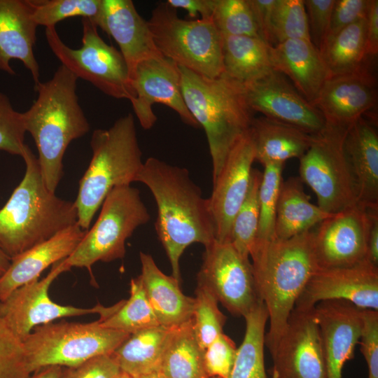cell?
<instances>
[{
    "instance_id": "obj_43",
    "label": "cell",
    "mask_w": 378,
    "mask_h": 378,
    "mask_svg": "<svg viewBox=\"0 0 378 378\" xmlns=\"http://www.w3.org/2000/svg\"><path fill=\"white\" fill-rule=\"evenodd\" d=\"M25 133L22 113L15 111L8 97L0 92V150L22 157Z\"/></svg>"
},
{
    "instance_id": "obj_8",
    "label": "cell",
    "mask_w": 378,
    "mask_h": 378,
    "mask_svg": "<svg viewBox=\"0 0 378 378\" xmlns=\"http://www.w3.org/2000/svg\"><path fill=\"white\" fill-rule=\"evenodd\" d=\"M130 334L102 326L98 321H61L36 326L22 340L31 373L45 367H75L111 354Z\"/></svg>"
},
{
    "instance_id": "obj_17",
    "label": "cell",
    "mask_w": 378,
    "mask_h": 378,
    "mask_svg": "<svg viewBox=\"0 0 378 378\" xmlns=\"http://www.w3.org/2000/svg\"><path fill=\"white\" fill-rule=\"evenodd\" d=\"M131 84L135 97L130 103L144 129H150L157 121L153 111L155 104L169 107L188 125L200 127L185 104L179 67L173 61L163 57L141 62L135 69Z\"/></svg>"
},
{
    "instance_id": "obj_38",
    "label": "cell",
    "mask_w": 378,
    "mask_h": 378,
    "mask_svg": "<svg viewBox=\"0 0 378 378\" xmlns=\"http://www.w3.org/2000/svg\"><path fill=\"white\" fill-rule=\"evenodd\" d=\"M284 165V163H270L263 166L259 189V225L254 244L267 242L276 238V206L283 181Z\"/></svg>"
},
{
    "instance_id": "obj_5",
    "label": "cell",
    "mask_w": 378,
    "mask_h": 378,
    "mask_svg": "<svg viewBox=\"0 0 378 378\" xmlns=\"http://www.w3.org/2000/svg\"><path fill=\"white\" fill-rule=\"evenodd\" d=\"M178 67L185 104L207 138L214 181L232 148L250 129L253 111L241 83L223 74L210 78Z\"/></svg>"
},
{
    "instance_id": "obj_44",
    "label": "cell",
    "mask_w": 378,
    "mask_h": 378,
    "mask_svg": "<svg viewBox=\"0 0 378 378\" xmlns=\"http://www.w3.org/2000/svg\"><path fill=\"white\" fill-rule=\"evenodd\" d=\"M237 347L223 332L204 351V363L210 378H227L234 365Z\"/></svg>"
},
{
    "instance_id": "obj_36",
    "label": "cell",
    "mask_w": 378,
    "mask_h": 378,
    "mask_svg": "<svg viewBox=\"0 0 378 378\" xmlns=\"http://www.w3.org/2000/svg\"><path fill=\"white\" fill-rule=\"evenodd\" d=\"M262 172L253 169L246 195L232 224L230 243L244 258L249 259L259 225V189Z\"/></svg>"
},
{
    "instance_id": "obj_34",
    "label": "cell",
    "mask_w": 378,
    "mask_h": 378,
    "mask_svg": "<svg viewBox=\"0 0 378 378\" xmlns=\"http://www.w3.org/2000/svg\"><path fill=\"white\" fill-rule=\"evenodd\" d=\"M246 330L227 378H267L264 360L265 330L268 312L261 300L244 316Z\"/></svg>"
},
{
    "instance_id": "obj_3",
    "label": "cell",
    "mask_w": 378,
    "mask_h": 378,
    "mask_svg": "<svg viewBox=\"0 0 378 378\" xmlns=\"http://www.w3.org/2000/svg\"><path fill=\"white\" fill-rule=\"evenodd\" d=\"M313 229L287 239L275 238L255 244L250 252L257 294L268 312L270 328L265 344L270 352L286 327L298 298L318 270Z\"/></svg>"
},
{
    "instance_id": "obj_27",
    "label": "cell",
    "mask_w": 378,
    "mask_h": 378,
    "mask_svg": "<svg viewBox=\"0 0 378 378\" xmlns=\"http://www.w3.org/2000/svg\"><path fill=\"white\" fill-rule=\"evenodd\" d=\"M139 275L146 295L159 325L177 327L192 318L195 299L183 293L180 282L164 274L153 257L140 252Z\"/></svg>"
},
{
    "instance_id": "obj_23",
    "label": "cell",
    "mask_w": 378,
    "mask_h": 378,
    "mask_svg": "<svg viewBox=\"0 0 378 378\" xmlns=\"http://www.w3.org/2000/svg\"><path fill=\"white\" fill-rule=\"evenodd\" d=\"M37 27L30 1L0 0V70L15 75L10 62L18 59L29 71L34 85L40 82L34 52Z\"/></svg>"
},
{
    "instance_id": "obj_11",
    "label": "cell",
    "mask_w": 378,
    "mask_h": 378,
    "mask_svg": "<svg viewBox=\"0 0 378 378\" xmlns=\"http://www.w3.org/2000/svg\"><path fill=\"white\" fill-rule=\"evenodd\" d=\"M347 128L326 123L313 134L310 146L300 158V179L316 194L317 206L329 214L358 203L343 148Z\"/></svg>"
},
{
    "instance_id": "obj_22",
    "label": "cell",
    "mask_w": 378,
    "mask_h": 378,
    "mask_svg": "<svg viewBox=\"0 0 378 378\" xmlns=\"http://www.w3.org/2000/svg\"><path fill=\"white\" fill-rule=\"evenodd\" d=\"M97 27L118 43L130 80L139 64L164 57L155 44L148 22L139 14L131 0H102Z\"/></svg>"
},
{
    "instance_id": "obj_30",
    "label": "cell",
    "mask_w": 378,
    "mask_h": 378,
    "mask_svg": "<svg viewBox=\"0 0 378 378\" xmlns=\"http://www.w3.org/2000/svg\"><path fill=\"white\" fill-rule=\"evenodd\" d=\"M172 328L158 325L130 334L111 354L121 372L134 378L160 371Z\"/></svg>"
},
{
    "instance_id": "obj_56",
    "label": "cell",
    "mask_w": 378,
    "mask_h": 378,
    "mask_svg": "<svg viewBox=\"0 0 378 378\" xmlns=\"http://www.w3.org/2000/svg\"><path fill=\"white\" fill-rule=\"evenodd\" d=\"M118 378H132V377L125 373L121 372V374L119 375Z\"/></svg>"
},
{
    "instance_id": "obj_39",
    "label": "cell",
    "mask_w": 378,
    "mask_h": 378,
    "mask_svg": "<svg viewBox=\"0 0 378 378\" xmlns=\"http://www.w3.org/2000/svg\"><path fill=\"white\" fill-rule=\"evenodd\" d=\"M194 299L193 330L199 344L204 350L223 332L227 318L219 309L217 299L206 288L197 285Z\"/></svg>"
},
{
    "instance_id": "obj_7",
    "label": "cell",
    "mask_w": 378,
    "mask_h": 378,
    "mask_svg": "<svg viewBox=\"0 0 378 378\" xmlns=\"http://www.w3.org/2000/svg\"><path fill=\"white\" fill-rule=\"evenodd\" d=\"M147 22L155 44L164 57L207 78L223 74V36L211 19L180 18L176 8L162 2Z\"/></svg>"
},
{
    "instance_id": "obj_6",
    "label": "cell",
    "mask_w": 378,
    "mask_h": 378,
    "mask_svg": "<svg viewBox=\"0 0 378 378\" xmlns=\"http://www.w3.org/2000/svg\"><path fill=\"white\" fill-rule=\"evenodd\" d=\"M92 158L79 181L74 201L77 223L88 230L104 199L115 187L130 185L141 169L142 153L132 113L115 121L108 129H97L90 139Z\"/></svg>"
},
{
    "instance_id": "obj_29",
    "label": "cell",
    "mask_w": 378,
    "mask_h": 378,
    "mask_svg": "<svg viewBox=\"0 0 378 378\" xmlns=\"http://www.w3.org/2000/svg\"><path fill=\"white\" fill-rule=\"evenodd\" d=\"M300 177L282 181L276 206L275 236L287 239L307 232L330 215L310 202Z\"/></svg>"
},
{
    "instance_id": "obj_42",
    "label": "cell",
    "mask_w": 378,
    "mask_h": 378,
    "mask_svg": "<svg viewBox=\"0 0 378 378\" xmlns=\"http://www.w3.org/2000/svg\"><path fill=\"white\" fill-rule=\"evenodd\" d=\"M23 343L0 316V378L31 375Z\"/></svg>"
},
{
    "instance_id": "obj_48",
    "label": "cell",
    "mask_w": 378,
    "mask_h": 378,
    "mask_svg": "<svg viewBox=\"0 0 378 378\" xmlns=\"http://www.w3.org/2000/svg\"><path fill=\"white\" fill-rule=\"evenodd\" d=\"M370 4V0H335L326 38L354 23L366 19Z\"/></svg>"
},
{
    "instance_id": "obj_40",
    "label": "cell",
    "mask_w": 378,
    "mask_h": 378,
    "mask_svg": "<svg viewBox=\"0 0 378 378\" xmlns=\"http://www.w3.org/2000/svg\"><path fill=\"white\" fill-rule=\"evenodd\" d=\"M211 19L222 36L260 38L248 0H214Z\"/></svg>"
},
{
    "instance_id": "obj_12",
    "label": "cell",
    "mask_w": 378,
    "mask_h": 378,
    "mask_svg": "<svg viewBox=\"0 0 378 378\" xmlns=\"http://www.w3.org/2000/svg\"><path fill=\"white\" fill-rule=\"evenodd\" d=\"M197 279L232 315L244 317L260 301L249 259L230 242L214 240L205 246Z\"/></svg>"
},
{
    "instance_id": "obj_35",
    "label": "cell",
    "mask_w": 378,
    "mask_h": 378,
    "mask_svg": "<svg viewBox=\"0 0 378 378\" xmlns=\"http://www.w3.org/2000/svg\"><path fill=\"white\" fill-rule=\"evenodd\" d=\"M130 295L110 307H102L99 324L132 334L159 323L148 302L140 276L131 279Z\"/></svg>"
},
{
    "instance_id": "obj_28",
    "label": "cell",
    "mask_w": 378,
    "mask_h": 378,
    "mask_svg": "<svg viewBox=\"0 0 378 378\" xmlns=\"http://www.w3.org/2000/svg\"><path fill=\"white\" fill-rule=\"evenodd\" d=\"M250 132L255 148V160L263 166L285 163L300 158L308 150L313 134L290 125L263 115L253 118Z\"/></svg>"
},
{
    "instance_id": "obj_18",
    "label": "cell",
    "mask_w": 378,
    "mask_h": 378,
    "mask_svg": "<svg viewBox=\"0 0 378 378\" xmlns=\"http://www.w3.org/2000/svg\"><path fill=\"white\" fill-rule=\"evenodd\" d=\"M326 300H344L361 309L378 311V267L368 260L344 267L318 269L295 307L312 309Z\"/></svg>"
},
{
    "instance_id": "obj_53",
    "label": "cell",
    "mask_w": 378,
    "mask_h": 378,
    "mask_svg": "<svg viewBox=\"0 0 378 378\" xmlns=\"http://www.w3.org/2000/svg\"><path fill=\"white\" fill-rule=\"evenodd\" d=\"M63 367L51 365L33 372L29 378H59Z\"/></svg>"
},
{
    "instance_id": "obj_51",
    "label": "cell",
    "mask_w": 378,
    "mask_h": 378,
    "mask_svg": "<svg viewBox=\"0 0 378 378\" xmlns=\"http://www.w3.org/2000/svg\"><path fill=\"white\" fill-rule=\"evenodd\" d=\"M366 44L369 57L378 53V1L370 0L366 18Z\"/></svg>"
},
{
    "instance_id": "obj_15",
    "label": "cell",
    "mask_w": 378,
    "mask_h": 378,
    "mask_svg": "<svg viewBox=\"0 0 378 378\" xmlns=\"http://www.w3.org/2000/svg\"><path fill=\"white\" fill-rule=\"evenodd\" d=\"M316 226L312 243L318 269L350 267L367 260L368 207L357 203Z\"/></svg>"
},
{
    "instance_id": "obj_45",
    "label": "cell",
    "mask_w": 378,
    "mask_h": 378,
    "mask_svg": "<svg viewBox=\"0 0 378 378\" xmlns=\"http://www.w3.org/2000/svg\"><path fill=\"white\" fill-rule=\"evenodd\" d=\"M360 351L367 363L368 378H378V311L361 309Z\"/></svg>"
},
{
    "instance_id": "obj_41",
    "label": "cell",
    "mask_w": 378,
    "mask_h": 378,
    "mask_svg": "<svg viewBox=\"0 0 378 378\" xmlns=\"http://www.w3.org/2000/svg\"><path fill=\"white\" fill-rule=\"evenodd\" d=\"M272 26L276 45L288 39L310 40L304 0H276Z\"/></svg>"
},
{
    "instance_id": "obj_47",
    "label": "cell",
    "mask_w": 378,
    "mask_h": 378,
    "mask_svg": "<svg viewBox=\"0 0 378 378\" xmlns=\"http://www.w3.org/2000/svg\"><path fill=\"white\" fill-rule=\"evenodd\" d=\"M121 372L112 354H106L75 367L63 368L59 378H118Z\"/></svg>"
},
{
    "instance_id": "obj_26",
    "label": "cell",
    "mask_w": 378,
    "mask_h": 378,
    "mask_svg": "<svg viewBox=\"0 0 378 378\" xmlns=\"http://www.w3.org/2000/svg\"><path fill=\"white\" fill-rule=\"evenodd\" d=\"M275 71L287 76L295 89L312 104L330 77L319 50L309 39H288L272 46Z\"/></svg>"
},
{
    "instance_id": "obj_2",
    "label": "cell",
    "mask_w": 378,
    "mask_h": 378,
    "mask_svg": "<svg viewBox=\"0 0 378 378\" xmlns=\"http://www.w3.org/2000/svg\"><path fill=\"white\" fill-rule=\"evenodd\" d=\"M78 78L60 65L48 80L34 85L37 98L22 113L26 132L38 150L41 175L55 193L63 175V158L70 143L86 134L89 122L79 104Z\"/></svg>"
},
{
    "instance_id": "obj_57",
    "label": "cell",
    "mask_w": 378,
    "mask_h": 378,
    "mask_svg": "<svg viewBox=\"0 0 378 378\" xmlns=\"http://www.w3.org/2000/svg\"><path fill=\"white\" fill-rule=\"evenodd\" d=\"M0 276H1V274H0Z\"/></svg>"
},
{
    "instance_id": "obj_46",
    "label": "cell",
    "mask_w": 378,
    "mask_h": 378,
    "mask_svg": "<svg viewBox=\"0 0 378 378\" xmlns=\"http://www.w3.org/2000/svg\"><path fill=\"white\" fill-rule=\"evenodd\" d=\"M335 0H304L310 40L319 50L325 41Z\"/></svg>"
},
{
    "instance_id": "obj_49",
    "label": "cell",
    "mask_w": 378,
    "mask_h": 378,
    "mask_svg": "<svg viewBox=\"0 0 378 378\" xmlns=\"http://www.w3.org/2000/svg\"><path fill=\"white\" fill-rule=\"evenodd\" d=\"M260 38L271 46L276 42L272 33V19L276 0H248Z\"/></svg>"
},
{
    "instance_id": "obj_21",
    "label": "cell",
    "mask_w": 378,
    "mask_h": 378,
    "mask_svg": "<svg viewBox=\"0 0 378 378\" xmlns=\"http://www.w3.org/2000/svg\"><path fill=\"white\" fill-rule=\"evenodd\" d=\"M314 314L319 327L327 378H342L346 361L354 358L362 330L361 309L344 300L317 303Z\"/></svg>"
},
{
    "instance_id": "obj_50",
    "label": "cell",
    "mask_w": 378,
    "mask_h": 378,
    "mask_svg": "<svg viewBox=\"0 0 378 378\" xmlns=\"http://www.w3.org/2000/svg\"><path fill=\"white\" fill-rule=\"evenodd\" d=\"M166 2L176 9L186 10L191 18H196L198 14L201 19L211 20L212 18L214 0H167Z\"/></svg>"
},
{
    "instance_id": "obj_1",
    "label": "cell",
    "mask_w": 378,
    "mask_h": 378,
    "mask_svg": "<svg viewBox=\"0 0 378 378\" xmlns=\"http://www.w3.org/2000/svg\"><path fill=\"white\" fill-rule=\"evenodd\" d=\"M151 192L158 208L155 229L169 258L172 276L181 283L179 260L193 243L205 246L215 239L208 199L189 172L156 158L144 162L136 181Z\"/></svg>"
},
{
    "instance_id": "obj_16",
    "label": "cell",
    "mask_w": 378,
    "mask_h": 378,
    "mask_svg": "<svg viewBox=\"0 0 378 378\" xmlns=\"http://www.w3.org/2000/svg\"><path fill=\"white\" fill-rule=\"evenodd\" d=\"M248 106L253 112L315 134L326 125L321 111L307 101L286 76L275 70L241 84Z\"/></svg>"
},
{
    "instance_id": "obj_4",
    "label": "cell",
    "mask_w": 378,
    "mask_h": 378,
    "mask_svg": "<svg viewBox=\"0 0 378 378\" xmlns=\"http://www.w3.org/2000/svg\"><path fill=\"white\" fill-rule=\"evenodd\" d=\"M22 158L23 178L0 209V248L10 259L78 222L74 202L48 190L38 158L27 144Z\"/></svg>"
},
{
    "instance_id": "obj_14",
    "label": "cell",
    "mask_w": 378,
    "mask_h": 378,
    "mask_svg": "<svg viewBox=\"0 0 378 378\" xmlns=\"http://www.w3.org/2000/svg\"><path fill=\"white\" fill-rule=\"evenodd\" d=\"M270 354L272 378H327L314 307H294Z\"/></svg>"
},
{
    "instance_id": "obj_52",
    "label": "cell",
    "mask_w": 378,
    "mask_h": 378,
    "mask_svg": "<svg viewBox=\"0 0 378 378\" xmlns=\"http://www.w3.org/2000/svg\"><path fill=\"white\" fill-rule=\"evenodd\" d=\"M369 230L367 244V260L378 267V207H368Z\"/></svg>"
},
{
    "instance_id": "obj_31",
    "label": "cell",
    "mask_w": 378,
    "mask_h": 378,
    "mask_svg": "<svg viewBox=\"0 0 378 378\" xmlns=\"http://www.w3.org/2000/svg\"><path fill=\"white\" fill-rule=\"evenodd\" d=\"M223 75L241 84L274 71L271 46L258 37L222 36Z\"/></svg>"
},
{
    "instance_id": "obj_20",
    "label": "cell",
    "mask_w": 378,
    "mask_h": 378,
    "mask_svg": "<svg viewBox=\"0 0 378 378\" xmlns=\"http://www.w3.org/2000/svg\"><path fill=\"white\" fill-rule=\"evenodd\" d=\"M376 80L368 66L332 76L323 83L312 104L327 124L348 127L377 104Z\"/></svg>"
},
{
    "instance_id": "obj_25",
    "label": "cell",
    "mask_w": 378,
    "mask_h": 378,
    "mask_svg": "<svg viewBox=\"0 0 378 378\" xmlns=\"http://www.w3.org/2000/svg\"><path fill=\"white\" fill-rule=\"evenodd\" d=\"M343 148L358 203L378 207V134L374 124L361 117L350 125Z\"/></svg>"
},
{
    "instance_id": "obj_37",
    "label": "cell",
    "mask_w": 378,
    "mask_h": 378,
    "mask_svg": "<svg viewBox=\"0 0 378 378\" xmlns=\"http://www.w3.org/2000/svg\"><path fill=\"white\" fill-rule=\"evenodd\" d=\"M32 18L38 26L46 28L66 18L81 17L90 20L96 26L102 11V0H42L30 1Z\"/></svg>"
},
{
    "instance_id": "obj_10",
    "label": "cell",
    "mask_w": 378,
    "mask_h": 378,
    "mask_svg": "<svg viewBox=\"0 0 378 378\" xmlns=\"http://www.w3.org/2000/svg\"><path fill=\"white\" fill-rule=\"evenodd\" d=\"M82 45L79 48L68 46L61 39L55 27L46 28V38L50 50L78 79L82 78L103 93L130 102L135 97L127 64L113 46L99 35L97 27L83 18Z\"/></svg>"
},
{
    "instance_id": "obj_33",
    "label": "cell",
    "mask_w": 378,
    "mask_h": 378,
    "mask_svg": "<svg viewBox=\"0 0 378 378\" xmlns=\"http://www.w3.org/2000/svg\"><path fill=\"white\" fill-rule=\"evenodd\" d=\"M204 351L196 338L192 318L172 328L160 372L164 378H210L205 370Z\"/></svg>"
},
{
    "instance_id": "obj_24",
    "label": "cell",
    "mask_w": 378,
    "mask_h": 378,
    "mask_svg": "<svg viewBox=\"0 0 378 378\" xmlns=\"http://www.w3.org/2000/svg\"><path fill=\"white\" fill-rule=\"evenodd\" d=\"M86 230L76 223L12 258L8 268L0 276V302L19 287L38 279L50 265L69 257Z\"/></svg>"
},
{
    "instance_id": "obj_32",
    "label": "cell",
    "mask_w": 378,
    "mask_h": 378,
    "mask_svg": "<svg viewBox=\"0 0 378 378\" xmlns=\"http://www.w3.org/2000/svg\"><path fill=\"white\" fill-rule=\"evenodd\" d=\"M318 50L330 76L364 69L369 57L366 44V19L327 37Z\"/></svg>"
},
{
    "instance_id": "obj_13",
    "label": "cell",
    "mask_w": 378,
    "mask_h": 378,
    "mask_svg": "<svg viewBox=\"0 0 378 378\" xmlns=\"http://www.w3.org/2000/svg\"><path fill=\"white\" fill-rule=\"evenodd\" d=\"M65 259L55 263L42 279H35L19 287L0 302V316L21 340L36 326L58 318L100 314L103 305L99 303L92 308H80L61 305L50 298L48 290L51 284L62 273L71 269Z\"/></svg>"
},
{
    "instance_id": "obj_19",
    "label": "cell",
    "mask_w": 378,
    "mask_h": 378,
    "mask_svg": "<svg viewBox=\"0 0 378 378\" xmlns=\"http://www.w3.org/2000/svg\"><path fill=\"white\" fill-rule=\"evenodd\" d=\"M255 161V148L250 129L230 151L208 198L215 227V239L230 242L233 219L248 190Z\"/></svg>"
},
{
    "instance_id": "obj_54",
    "label": "cell",
    "mask_w": 378,
    "mask_h": 378,
    "mask_svg": "<svg viewBox=\"0 0 378 378\" xmlns=\"http://www.w3.org/2000/svg\"><path fill=\"white\" fill-rule=\"evenodd\" d=\"M10 258L0 248V274H3L9 267Z\"/></svg>"
},
{
    "instance_id": "obj_55",
    "label": "cell",
    "mask_w": 378,
    "mask_h": 378,
    "mask_svg": "<svg viewBox=\"0 0 378 378\" xmlns=\"http://www.w3.org/2000/svg\"><path fill=\"white\" fill-rule=\"evenodd\" d=\"M134 378H164L160 371L152 372L148 374L139 376Z\"/></svg>"
},
{
    "instance_id": "obj_9",
    "label": "cell",
    "mask_w": 378,
    "mask_h": 378,
    "mask_svg": "<svg viewBox=\"0 0 378 378\" xmlns=\"http://www.w3.org/2000/svg\"><path fill=\"white\" fill-rule=\"evenodd\" d=\"M101 206L94 225L65 259L71 268L88 269L93 280L92 266L124 258L126 240L150 218L139 190L131 185L113 188Z\"/></svg>"
}]
</instances>
